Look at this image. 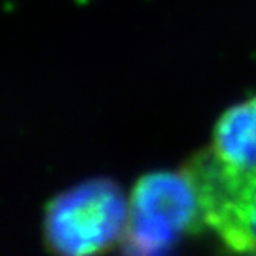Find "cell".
<instances>
[{
  "label": "cell",
  "instance_id": "2",
  "mask_svg": "<svg viewBox=\"0 0 256 256\" xmlns=\"http://www.w3.org/2000/svg\"><path fill=\"white\" fill-rule=\"evenodd\" d=\"M125 224L126 203L118 185L95 178L60 193L48 203L45 242L55 253H98L118 242Z\"/></svg>",
  "mask_w": 256,
  "mask_h": 256
},
{
  "label": "cell",
  "instance_id": "1",
  "mask_svg": "<svg viewBox=\"0 0 256 256\" xmlns=\"http://www.w3.org/2000/svg\"><path fill=\"white\" fill-rule=\"evenodd\" d=\"M204 226L200 193L186 168L148 173L133 190L124 246L132 254L165 253L183 234Z\"/></svg>",
  "mask_w": 256,
  "mask_h": 256
},
{
  "label": "cell",
  "instance_id": "4",
  "mask_svg": "<svg viewBox=\"0 0 256 256\" xmlns=\"http://www.w3.org/2000/svg\"><path fill=\"white\" fill-rule=\"evenodd\" d=\"M213 152L240 173H256V96L232 106L214 126Z\"/></svg>",
  "mask_w": 256,
  "mask_h": 256
},
{
  "label": "cell",
  "instance_id": "3",
  "mask_svg": "<svg viewBox=\"0 0 256 256\" xmlns=\"http://www.w3.org/2000/svg\"><path fill=\"white\" fill-rule=\"evenodd\" d=\"M194 180L206 226L232 252L256 253V173H240L220 160H206Z\"/></svg>",
  "mask_w": 256,
  "mask_h": 256
}]
</instances>
